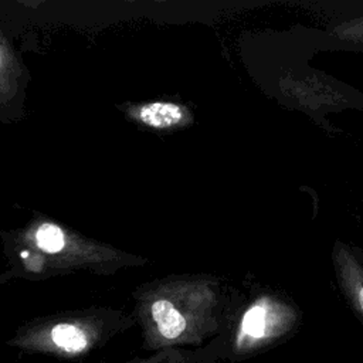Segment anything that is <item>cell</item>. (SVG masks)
<instances>
[{
	"label": "cell",
	"instance_id": "8992f818",
	"mask_svg": "<svg viewBox=\"0 0 363 363\" xmlns=\"http://www.w3.org/2000/svg\"><path fill=\"white\" fill-rule=\"evenodd\" d=\"M0 65H1V54H0Z\"/></svg>",
	"mask_w": 363,
	"mask_h": 363
},
{
	"label": "cell",
	"instance_id": "5b68a950",
	"mask_svg": "<svg viewBox=\"0 0 363 363\" xmlns=\"http://www.w3.org/2000/svg\"><path fill=\"white\" fill-rule=\"evenodd\" d=\"M37 244L47 252H58L62 250L65 240L60 227L54 224H44L37 231Z\"/></svg>",
	"mask_w": 363,
	"mask_h": 363
},
{
	"label": "cell",
	"instance_id": "6da1fadb",
	"mask_svg": "<svg viewBox=\"0 0 363 363\" xmlns=\"http://www.w3.org/2000/svg\"><path fill=\"white\" fill-rule=\"evenodd\" d=\"M121 323L98 316H62L28 325L9 339L7 345L27 354L78 360L104 346L121 330Z\"/></svg>",
	"mask_w": 363,
	"mask_h": 363
},
{
	"label": "cell",
	"instance_id": "277c9868",
	"mask_svg": "<svg viewBox=\"0 0 363 363\" xmlns=\"http://www.w3.org/2000/svg\"><path fill=\"white\" fill-rule=\"evenodd\" d=\"M139 118L155 128H167L176 125L183 118V111L179 105L170 102H155L142 106Z\"/></svg>",
	"mask_w": 363,
	"mask_h": 363
},
{
	"label": "cell",
	"instance_id": "3957f363",
	"mask_svg": "<svg viewBox=\"0 0 363 363\" xmlns=\"http://www.w3.org/2000/svg\"><path fill=\"white\" fill-rule=\"evenodd\" d=\"M223 360L221 336L196 349L170 347L153 352L146 357H133L123 363H218Z\"/></svg>",
	"mask_w": 363,
	"mask_h": 363
},
{
	"label": "cell",
	"instance_id": "7a4b0ae2",
	"mask_svg": "<svg viewBox=\"0 0 363 363\" xmlns=\"http://www.w3.org/2000/svg\"><path fill=\"white\" fill-rule=\"evenodd\" d=\"M294 328L295 313L285 305L257 301L242 312L233 332L221 336L223 360L234 363L264 353L284 340Z\"/></svg>",
	"mask_w": 363,
	"mask_h": 363
}]
</instances>
